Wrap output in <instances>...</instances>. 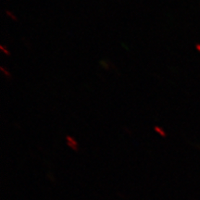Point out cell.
Listing matches in <instances>:
<instances>
[{"mask_svg": "<svg viewBox=\"0 0 200 200\" xmlns=\"http://www.w3.org/2000/svg\"><path fill=\"white\" fill-rule=\"evenodd\" d=\"M66 139H67V144L69 147H70L71 148H72V149H74V150H78V143H77V141L75 140L74 138H72L71 136H67L66 137Z\"/></svg>", "mask_w": 200, "mask_h": 200, "instance_id": "cell-1", "label": "cell"}, {"mask_svg": "<svg viewBox=\"0 0 200 200\" xmlns=\"http://www.w3.org/2000/svg\"><path fill=\"white\" fill-rule=\"evenodd\" d=\"M0 70H1V71H2V72H4V73H5V75H6V77H9V78L11 77V74L9 73V71H6V70H5V68H4L3 66L0 67Z\"/></svg>", "mask_w": 200, "mask_h": 200, "instance_id": "cell-4", "label": "cell"}, {"mask_svg": "<svg viewBox=\"0 0 200 200\" xmlns=\"http://www.w3.org/2000/svg\"><path fill=\"white\" fill-rule=\"evenodd\" d=\"M154 130L156 131V133H157L158 134H160V136H162V137H166V133H165V131L162 129V128H160V127H158V126H155V128H154Z\"/></svg>", "mask_w": 200, "mask_h": 200, "instance_id": "cell-2", "label": "cell"}, {"mask_svg": "<svg viewBox=\"0 0 200 200\" xmlns=\"http://www.w3.org/2000/svg\"><path fill=\"white\" fill-rule=\"evenodd\" d=\"M0 49H1V51H2L5 55H6V56H10V52H9L8 49H6L5 46H4L3 45H0Z\"/></svg>", "mask_w": 200, "mask_h": 200, "instance_id": "cell-3", "label": "cell"}, {"mask_svg": "<svg viewBox=\"0 0 200 200\" xmlns=\"http://www.w3.org/2000/svg\"><path fill=\"white\" fill-rule=\"evenodd\" d=\"M6 14H8V15H9V17H10V18H11L12 19H14V20H17V18H16V17H15L14 15H13L12 13H10L9 11H6Z\"/></svg>", "mask_w": 200, "mask_h": 200, "instance_id": "cell-5", "label": "cell"}]
</instances>
